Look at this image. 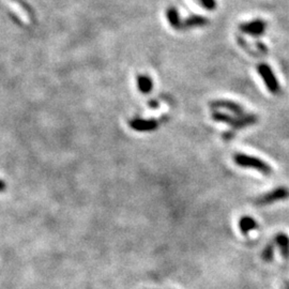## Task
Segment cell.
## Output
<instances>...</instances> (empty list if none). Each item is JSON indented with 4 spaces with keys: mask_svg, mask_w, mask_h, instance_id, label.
Masks as SVG:
<instances>
[{
    "mask_svg": "<svg viewBox=\"0 0 289 289\" xmlns=\"http://www.w3.org/2000/svg\"><path fill=\"white\" fill-rule=\"evenodd\" d=\"M212 119L217 122L226 123L232 129L241 130L248 127H252L258 121V116L255 114H243V115H232L227 112H222L220 111H214L211 115Z\"/></svg>",
    "mask_w": 289,
    "mask_h": 289,
    "instance_id": "obj_1",
    "label": "cell"
},
{
    "mask_svg": "<svg viewBox=\"0 0 289 289\" xmlns=\"http://www.w3.org/2000/svg\"><path fill=\"white\" fill-rule=\"evenodd\" d=\"M234 161L238 166L255 169V171H257L265 176H269L272 174V167L268 163H266L259 157L245 154H237L234 156Z\"/></svg>",
    "mask_w": 289,
    "mask_h": 289,
    "instance_id": "obj_2",
    "label": "cell"
},
{
    "mask_svg": "<svg viewBox=\"0 0 289 289\" xmlns=\"http://www.w3.org/2000/svg\"><path fill=\"white\" fill-rule=\"evenodd\" d=\"M257 73L258 75L262 77L263 82L265 83L266 87L269 90L272 94H277L280 92V83L279 79L275 76L273 70L271 69V67L267 64H259L257 66Z\"/></svg>",
    "mask_w": 289,
    "mask_h": 289,
    "instance_id": "obj_3",
    "label": "cell"
},
{
    "mask_svg": "<svg viewBox=\"0 0 289 289\" xmlns=\"http://www.w3.org/2000/svg\"><path fill=\"white\" fill-rule=\"evenodd\" d=\"M288 197H289V190L286 188V186H279V188L273 189L268 193H265L264 195L260 196L257 200V205L259 206L272 205L273 202L287 200Z\"/></svg>",
    "mask_w": 289,
    "mask_h": 289,
    "instance_id": "obj_4",
    "label": "cell"
},
{
    "mask_svg": "<svg viewBox=\"0 0 289 289\" xmlns=\"http://www.w3.org/2000/svg\"><path fill=\"white\" fill-rule=\"evenodd\" d=\"M267 29V22L264 20H253L250 22H242L239 26V30L245 35L251 37H262Z\"/></svg>",
    "mask_w": 289,
    "mask_h": 289,
    "instance_id": "obj_5",
    "label": "cell"
},
{
    "mask_svg": "<svg viewBox=\"0 0 289 289\" xmlns=\"http://www.w3.org/2000/svg\"><path fill=\"white\" fill-rule=\"evenodd\" d=\"M209 106L211 107L213 111H220L224 110L231 112L232 115H243L245 114V107L237 103L235 101L231 100H226V99H219V100H213L210 102Z\"/></svg>",
    "mask_w": 289,
    "mask_h": 289,
    "instance_id": "obj_6",
    "label": "cell"
},
{
    "mask_svg": "<svg viewBox=\"0 0 289 289\" xmlns=\"http://www.w3.org/2000/svg\"><path fill=\"white\" fill-rule=\"evenodd\" d=\"M129 126L134 131L137 132H151L158 127V122L155 119H140L134 118L129 122Z\"/></svg>",
    "mask_w": 289,
    "mask_h": 289,
    "instance_id": "obj_7",
    "label": "cell"
},
{
    "mask_svg": "<svg viewBox=\"0 0 289 289\" xmlns=\"http://www.w3.org/2000/svg\"><path fill=\"white\" fill-rule=\"evenodd\" d=\"M274 245L279 247L283 258H289V237L286 234H284V232L277 234L274 237Z\"/></svg>",
    "mask_w": 289,
    "mask_h": 289,
    "instance_id": "obj_8",
    "label": "cell"
},
{
    "mask_svg": "<svg viewBox=\"0 0 289 289\" xmlns=\"http://www.w3.org/2000/svg\"><path fill=\"white\" fill-rule=\"evenodd\" d=\"M136 84H137L138 90L143 94H148L154 89V81L147 74H138L136 77Z\"/></svg>",
    "mask_w": 289,
    "mask_h": 289,
    "instance_id": "obj_9",
    "label": "cell"
},
{
    "mask_svg": "<svg viewBox=\"0 0 289 289\" xmlns=\"http://www.w3.org/2000/svg\"><path fill=\"white\" fill-rule=\"evenodd\" d=\"M257 227H258V224L256 222V220L252 217L245 215V217H242L239 220V229L241 231V234L243 235H247L248 232L256 229Z\"/></svg>",
    "mask_w": 289,
    "mask_h": 289,
    "instance_id": "obj_10",
    "label": "cell"
},
{
    "mask_svg": "<svg viewBox=\"0 0 289 289\" xmlns=\"http://www.w3.org/2000/svg\"><path fill=\"white\" fill-rule=\"evenodd\" d=\"M166 18L169 25H171L174 29H181V28H182V22H181L179 12L175 7H169L166 10Z\"/></svg>",
    "mask_w": 289,
    "mask_h": 289,
    "instance_id": "obj_11",
    "label": "cell"
},
{
    "mask_svg": "<svg viewBox=\"0 0 289 289\" xmlns=\"http://www.w3.org/2000/svg\"><path fill=\"white\" fill-rule=\"evenodd\" d=\"M208 24V20L201 15H191L190 18L182 22V28L203 27Z\"/></svg>",
    "mask_w": 289,
    "mask_h": 289,
    "instance_id": "obj_12",
    "label": "cell"
},
{
    "mask_svg": "<svg viewBox=\"0 0 289 289\" xmlns=\"http://www.w3.org/2000/svg\"><path fill=\"white\" fill-rule=\"evenodd\" d=\"M274 243H270L265 247V250L262 253V257L265 262H271L274 257Z\"/></svg>",
    "mask_w": 289,
    "mask_h": 289,
    "instance_id": "obj_13",
    "label": "cell"
},
{
    "mask_svg": "<svg viewBox=\"0 0 289 289\" xmlns=\"http://www.w3.org/2000/svg\"><path fill=\"white\" fill-rule=\"evenodd\" d=\"M198 1H200L202 7L208 11H213L218 5L217 0H198Z\"/></svg>",
    "mask_w": 289,
    "mask_h": 289,
    "instance_id": "obj_14",
    "label": "cell"
},
{
    "mask_svg": "<svg viewBox=\"0 0 289 289\" xmlns=\"http://www.w3.org/2000/svg\"><path fill=\"white\" fill-rule=\"evenodd\" d=\"M237 40H238V43H239V45L241 47H243L245 48V50H246V52L250 54V55H252V56H257L258 54H256L254 52V50L252 49V47H250V45H248L246 42H245V40L243 39V38H240V37H237Z\"/></svg>",
    "mask_w": 289,
    "mask_h": 289,
    "instance_id": "obj_15",
    "label": "cell"
},
{
    "mask_svg": "<svg viewBox=\"0 0 289 289\" xmlns=\"http://www.w3.org/2000/svg\"><path fill=\"white\" fill-rule=\"evenodd\" d=\"M256 49L259 50V52L263 53V54H267L268 53V47L266 46V45L264 43H262V42H257L256 43Z\"/></svg>",
    "mask_w": 289,
    "mask_h": 289,
    "instance_id": "obj_16",
    "label": "cell"
},
{
    "mask_svg": "<svg viewBox=\"0 0 289 289\" xmlns=\"http://www.w3.org/2000/svg\"><path fill=\"white\" fill-rule=\"evenodd\" d=\"M4 190H5V184H4L3 181L0 180V192H2Z\"/></svg>",
    "mask_w": 289,
    "mask_h": 289,
    "instance_id": "obj_17",
    "label": "cell"
},
{
    "mask_svg": "<svg viewBox=\"0 0 289 289\" xmlns=\"http://www.w3.org/2000/svg\"><path fill=\"white\" fill-rule=\"evenodd\" d=\"M284 289H289V282L284 283Z\"/></svg>",
    "mask_w": 289,
    "mask_h": 289,
    "instance_id": "obj_18",
    "label": "cell"
}]
</instances>
